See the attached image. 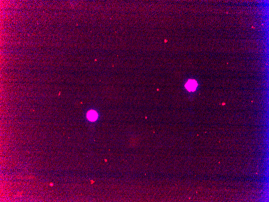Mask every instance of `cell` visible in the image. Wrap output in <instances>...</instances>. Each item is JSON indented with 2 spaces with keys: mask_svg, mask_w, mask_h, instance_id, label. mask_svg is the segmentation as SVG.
<instances>
[{
  "mask_svg": "<svg viewBox=\"0 0 269 202\" xmlns=\"http://www.w3.org/2000/svg\"><path fill=\"white\" fill-rule=\"evenodd\" d=\"M197 85L196 80H189L185 85V87L189 92H194L196 90Z\"/></svg>",
  "mask_w": 269,
  "mask_h": 202,
  "instance_id": "cell-1",
  "label": "cell"
},
{
  "mask_svg": "<svg viewBox=\"0 0 269 202\" xmlns=\"http://www.w3.org/2000/svg\"><path fill=\"white\" fill-rule=\"evenodd\" d=\"M87 117L89 120L91 121H94L97 119L98 117V114L96 111H91L88 113L87 115Z\"/></svg>",
  "mask_w": 269,
  "mask_h": 202,
  "instance_id": "cell-2",
  "label": "cell"
}]
</instances>
